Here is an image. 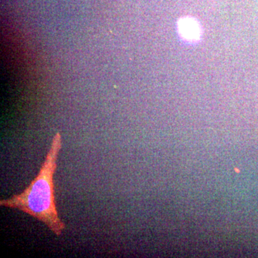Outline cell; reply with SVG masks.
<instances>
[{
  "label": "cell",
  "mask_w": 258,
  "mask_h": 258,
  "mask_svg": "<svg viewBox=\"0 0 258 258\" xmlns=\"http://www.w3.org/2000/svg\"><path fill=\"white\" fill-rule=\"evenodd\" d=\"M62 148V137L57 132L52 139L38 174L23 192L9 199L0 200V205L16 209L42 222L57 237H60L66 224L59 217L56 208L54 175L57 160Z\"/></svg>",
  "instance_id": "cell-1"
},
{
  "label": "cell",
  "mask_w": 258,
  "mask_h": 258,
  "mask_svg": "<svg viewBox=\"0 0 258 258\" xmlns=\"http://www.w3.org/2000/svg\"><path fill=\"white\" fill-rule=\"evenodd\" d=\"M178 30L180 35L188 41H198L201 36V29L198 22L189 17L180 19Z\"/></svg>",
  "instance_id": "cell-2"
}]
</instances>
